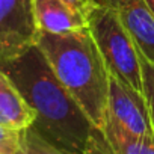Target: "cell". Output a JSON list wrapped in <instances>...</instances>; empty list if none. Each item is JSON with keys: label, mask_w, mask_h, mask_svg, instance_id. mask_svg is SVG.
I'll use <instances>...</instances> for the list:
<instances>
[{"label": "cell", "mask_w": 154, "mask_h": 154, "mask_svg": "<svg viewBox=\"0 0 154 154\" xmlns=\"http://www.w3.org/2000/svg\"><path fill=\"white\" fill-rule=\"evenodd\" d=\"M35 112L32 127L60 152L86 154L95 125L66 91L35 44L0 65Z\"/></svg>", "instance_id": "obj_1"}, {"label": "cell", "mask_w": 154, "mask_h": 154, "mask_svg": "<svg viewBox=\"0 0 154 154\" xmlns=\"http://www.w3.org/2000/svg\"><path fill=\"white\" fill-rule=\"evenodd\" d=\"M36 45L92 124L103 130L109 112L110 72L89 27L65 33L39 32Z\"/></svg>", "instance_id": "obj_2"}, {"label": "cell", "mask_w": 154, "mask_h": 154, "mask_svg": "<svg viewBox=\"0 0 154 154\" xmlns=\"http://www.w3.org/2000/svg\"><path fill=\"white\" fill-rule=\"evenodd\" d=\"M88 21L109 72L143 94L142 56L118 14L109 6L94 3Z\"/></svg>", "instance_id": "obj_3"}, {"label": "cell", "mask_w": 154, "mask_h": 154, "mask_svg": "<svg viewBox=\"0 0 154 154\" xmlns=\"http://www.w3.org/2000/svg\"><path fill=\"white\" fill-rule=\"evenodd\" d=\"M38 33L32 0H0V65L35 45Z\"/></svg>", "instance_id": "obj_4"}, {"label": "cell", "mask_w": 154, "mask_h": 154, "mask_svg": "<svg viewBox=\"0 0 154 154\" xmlns=\"http://www.w3.org/2000/svg\"><path fill=\"white\" fill-rule=\"evenodd\" d=\"M109 113L131 131L140 136L154 137L145 95L113 74H110L109 85Z\"/></svg>", "instance_id": "obj_5"}, {"label": "cell", "mask_w": 154, "mask_h": 154, "mask_svg": "<svg viewBox=\"0 0 154 154\" xmlns=\"http://www.w3.org/2000/svg\"><path fill=\"white\" fill-rule=\"evenodd\" d=\"M112 8L133 36L140 54L154 63V12L146 0H94Z\"/></svg>", "instance_id": "obj_6"}, {"label": "cell", "mask_w": 154, "mask_h": 154, "mask_svg": "<svg viewBox=\"0 0 154 154\" xmlns=\"http://www.w3.org/2000/svg\"><path fill=\"white\" fill-rule=\"evenodd\" d=\"M38 32L65 33L88 27L89 8L72 0H32Z\"/></svg>", "instance_id": "obj_7"}, {"label": "cell", "mask_w": 154, "mask_h": 154, "mask_svg": "<svg viewBox=\"0 0 154 154\" xmlns=\"http://www.w3.org/2000/svg\"><path fill=\"white\" fill-rule=\"evenodd\" d=\"M35 121V112L14 80L0 68V124L24 130Z\"/></svg>", "instance_id": "obj_8"}, {"label": "cell", "mask_w": 154, "mask_h": 154, "mask_svg": "<svg viewBox=\"0 0 154 154\" xmlns=\"http://www.w3.org/2000/svg\"><path fill=\"white\" fill-rule=\"evenodd\" d=\"M103 131L112 154H154V137L131 131L109 112Z\"/></svg>", "instance_id": "obj_9"}, {"label": "cell", "mask_w": 154, "mask_h": 154, "mask_svg": "<svg viewBox=\"0 0 154 154\" xmlns=\"http://www.w3.org/2000/svg\"><path fill=\"white\" fill-rule=\"evenodd\" d=\"M21 154H60V151L30 125L21 130Z\"/></svg>", "instance_id": "obj_10"}, {"label": "cell", "mask_w": 154, "mask_h": 154, "mask_svg": "<svg viewBox=\"0 0 154 154\" xmlns=\"http://www.w3.org/2000/svg\"><path fill=\"white\" fill-rule=\"evenodd\" d=\"M0 154H21V130L0 124Z\"/></svg>", "instance_id": "obj_11"}, {"label": "cell", "mask_w": 154, "mask_h": 154, "mask_svg": "<svg viewBox=\"0 0 154 154\" xmlns=\"http://www.w3.org/2000/svg\"><path fill=\"white\" fill-rule=\"evenodd\" d=\"M142 82H143V95L148 103L151 124L154 130V63L146 60L143 56H142Z\"/></svg>", "instance_id": "obj_12"}, {"label": "cell", "mask_w": 154, "mask_h": 154, "mask_svg": "<svg viewBox=\"0 0 154 154\" xmlns=\"http://www.w3.org/2000/svg\"><path fill=\"white\" fill-rule=\"evenodd\" d=\"M148 2V5H149V8L152 9V12H154V0H146Z\"/></svg>", "instance_id": "obj_13"}]
</instances>
